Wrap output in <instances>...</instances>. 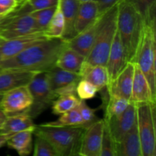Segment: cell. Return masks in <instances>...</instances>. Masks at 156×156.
<instances>
[{"label": "cell", "mask_w": 156, "mask_h": 156, "mask_svg": "<svg viewBox=\"0 0 156 156\" xmlns=\"http://www.w3.org/2000/svg\"><path fill=\"white\" fill-rule=\"evenodd\" d=\"M69 43L62 38H47L32 44L16 56L0 62V71L21 70L47 73L54 66Z\"/></svg>", "instance_id": "6da1fadb"}, {"label": "cell", "mask_w": 156, "mask_h": 156, "mask_svg": "<svg viewBox=\"0 0 156 156\" xmlns=\"http://www.w3.org/2000/svg\"><path fill=\"white\" fill-rule=\"evenodd\" d=\"M117 24L126 61L134 62L146 24L128 0H120L117 4Z\"/></svg>", "instance_id": "7a4b0ae2"}, {"label": "cell", "mask_w": 156, "mask_h": 156, "mask_svg": "<svg viewBox=\"0 0 156 156\" xmlns=\"http://www.w3.org/2000/svg\"><path fill=\"white\" fill-rule=\"evenodd\" d=\"M117 4L99 17L94 42L85 59V62L91 65L106 66L110 49L117 29Z\"/></svg>", "instance_id": "3957f363"}, {"label": "cell", "mask_w": 156, "mask_h": 156, "mask_svg": "<svg viewBox=\"0 0 156 156\" xmlns=\"http://www.w3.org/2000/svg\"><path fill=\"white\" fill-rule=\"evenodd\" d=\"M84 128L80 126H36L34 134L47 140L56 150L58 156L79 155Z\"/></svg>", "instance_id": "277c9868"}, {"label": "cell", "mask_w": 156, "mask_h": 156, "mask_svg": "<svg viewBox=\"0 0 156 156\" xmlns=\"http://www.w3.org/2000/svg\"><path fill=\"white\" fill-rule=\"evenodd\" d=\"M156 41L155 27L145 25L143 36L135 62L144 74L156 98Z\"/></svg>", "instance_id": "5b68a950"}, {"label": "cell", "mask_w": 156, "mask_h": 156, "mask_svg": "<svg viewBox=\"0 0 156 156\" xmlns=\"http://www.w3.org/2000/svg\"><path fill=\"white\" fill-rule=\"evenodd\" d=\"M136 124L143 156H155V103L136 104Z\"/></svg>", "instance_id": "8992f818"}, {"label": "cell", "mask_w": 156, "mask_h": 156, "mask_svg": "<svg viewBox=\"0 0 156 156\" xmlns=\"http://www.w3.org/2000/svg\"><path fill=\"white\" fill-rule=\"evenodd\" d=\"M27 87L33 101L31 106L26 113L32 119H34L51 106L57 96L49 85L46 73H37Z\"/></svg>", "instance_id": "52a82bcc"}, {"label": "cell", "mask_w": 156, "mask_h": 156, "mask_svg": "<svg viewBox=\"0 0 156 156\" xmlns=\"http://www.w3.org/2000/svg\"><path fill=\"white\" fill-rule=\"evenodd\" d=\"M41 31L30 15H4L0 18V37H19Z\"/></svg>", "instance_id": "ba28073f"}, {"label": "cell", "mask_w": 156, "mask_h": 156, "mask_svg": "<svg viewBox=\"0 0 156 156\" xmlns=\"http://www.w3.org/2000/svg\"><path fill=\"white\" fill-rule=\"evenodd\" d=\"M46 73L49 85L57 97L63 94H76V86L82 79L80 75L57 66H54Z\"/></svg>", "instance_id": "9c48e42d"}, {"label": "cell", "mask_w": 156, "mask_h": 156, "mask_svg": "<svg viewBox=\"0 0 156 156\" xmlns=\"http://www.w3.org/2000/svg\"><path fill=\"white\" fill-rule=\"evenodd\" d=\"M32 96L28 87L21 86L3 94L1 108L8 116L26 113L32 105Z\"/></svg>", "instance_id": "30bf717a"}, {"label": "cell", "mask_w": 156, "mask_h": 156, "mask_svg": "<svg viewBox=\"0 0 156 156\" xmlns=\"http://www.w3.org/2000/svg\"><path fill=\"white\" fill-rule=\"evenodd\" d=\"M47 38L48 37L44 32H36L11 39L0 37V62L16 56L32 44Z\"/></svg>", "instance_id": "8fae6325"}, {"label": "cell", "mask_w": 156, "mask_h": 156, "mask_svg": "<svg viewBox=\"0 0 156 156\" xmlns=\"http://www.w3.org/2000/svg\"><path fill=\"white\" fill-rule=\"evenodd\" d=\"M104 121L113 140L115 143H117L130 130L136 122V104L130 101L127 108L120 116Z\"/></svg>", "instance_id": "7c38bea8"}, {"label": "cell", "mask_w": 156, "mask_h": 156, "mask_svg": "<svg viewBox=\"0 0 156 156\" xmlns=\"http://www.w3.org/2000/svg\"><path fill=\"white\" fill-rule=\"evenodd\" d=\"M105 121L99 119L85 129L81 143L79 155L100 156Z\"/></svg>", "instance_id": "4fadbf2b"}, {"label": "cell", "mask_w": 156, "mask_h": 156, "mask_svg": "<svg viewBox=\"0 0 156 156\" xmlns=\"http://www.w3.org/2000/svg\"><path fill=\"white\" fill-rule=\"evenodd\" d=\"M134 69L135 63L128 62L118 76L108 84L106 88L108 94L130 101Z\"/></svg>", "instance_id": "5bb4252c"}, {"label": "cell", "mask_w": 156, "mask_h": 156, "mask_svg": "<svg viewBox=\"0 0 156 156\" xmlns=\"http://www.w3.org/2000/svg\"><path fill=\"white\" fill-rule=\"evenodd\" d=\"M127 62L120 34H119L118 30L117 29L115 37L110 49L108 61L105 66L108 71V78H109L108 83L118 76L119 73L126 66Z\"/></svg>", "instance_id": "9a60e30c"}, {"label": "cell", "mask_w": 156, "mask_h": 156, "mask_svg": "<svg viewBox=\"0 0 156 156\" xmlns=\"http://www.w3.org/2000/svg\"><path fill=\"white\" fill-rule=\"evenodd\" d=\"M130 101L136 104L155 103L156 101L146 76L136 63H135Z\"/></svg>", "instance_id": "2e32d148"}, {"label": "cell", "mask_w": 156, "mask_h": 156, "mask_svg": "<svg viewBox=\"0 0 156 156\" xmlns=\"http://www.w3.org/2000/svg\"><path fill=\"white\" fill-rule=\"evenodd\" d=\"M36 74L21 70L0 71V92L5 93L18 87L27 86Z\"/></svg>", "instance_id": "e0dca14e"}, {"label": "cell", "mask_w": 156, "mask_h": 156, "mask_svg": "<svg viewBox=\"0 0 156 156\" xmlns=\"http://www.w3.org/2000/svg\"><path fill=\"white\" fill-rule=\"evenodd\" d=\"M116 156H143L136 122L130 130L115 143Z\"/></svg>", "instance_id": "ac0fdd59"}, {"label": "cell", "mask_w": 156, "mask_h": 156, "mask_svg": "<svg viewBox=\"0 0 156 156\" xmlns=\"http://www.w3.org/2000/svg\"><path fill=\"white\" fill-rule=\"evenodd\" d=\"M79 4L78 0H58V5L62 12L65 22L62 38L67 42L76 36L75 23Z\"/></svg>", "instance_id": "d6986e66"}, {"label": "cell", "mask_w": 156, "mask_h": 156, "mask_svg": "<svg viewBox=\"0 0 156 156\" xmlns=\"http://www.w3.org/2000/svg\"><path fill=\"white\" fill-rule=\"evenodd\" d=\"M99 17L88 28L78 34L76 37H74L68 42L69 47L82 55L85 59L89 54L94 42V38L98 26Z\"/></svg>", "instance_id": "ffe728a7"}, {"label": "cell", "mask_w": 156, "mask_h": 156, "mask_svg": "<svg viewBox=\"0 0 156 156\" xmlns=\"http://www.w3.org/2000/svg\"><path fill=\"white\" fill-rule=\"evenodd\" d=\"M79 75L82 79H85L94 85L98 91L106 88L109 82L105 66L91 65L85 61Z\"/></svg>", "instance_id": "44dd1931"}, {"label": "cell", "mask_w": 156, "mask_h": 156, "mask_svg": "<svg viewBox=\"0 0 156 156\" xmlns=\"http://www.w3.org/2000/svg\"><path fill=\"white\" fill-rule=\"evenodd\" d=\"M100 16L97 2L80 3L75 23L76 35L88 28Z\"/></svg>", "instance_id": "7402d4cb"}, {"label": "cell", "mask_w": 156, "mask_h": 156, "mask_svg": "<svg viewBox=\"0 0 156 156\" xmlns=\"http://www.w3.org/2000/svg\"><path fill=\"white\" fill-rule=\"evenodd\" d=\"M36 125L34 123L33 119L27 114H14L8 116L7 119L5 121L0 129V134H14L24 130H34Z\"/></svg>", "instance_id": "603a6c76"}, {"label": "cell", "mask_w": 156, "mask_h": 156, "mask_svg": "<svg viewBox=\"0 0 156 156\" xmlns=\"http://www.w3.org/2000/svg\"><path fill=\"white\" fill-rule=\"evenodd\" d=\"M85 61V58L82 55L68 45V47H66L59 54L56 66L71 73L79 74Z\"/></svg>", "instance_id": "cb8c5ba5"}, {"label": "cell", "mask_w": 156, "mask_h": 156, "mask_svg": "<svg viewBox=\"0 0 156 156\" xmlns=\"http://www.w3.org/2000/svg\"><path fill=\"white\" fill-rule=\"evenodd\" d=\"M33 134L34 131L30 129L18 132L9 139L6 145L19 155H28L33 150Z\"/></svg>", "instance_id": "d4e9b609"}, {"label": "cell", "mask_w": 156, "mask_h": 156, "mask_svg": "<svg viewBox=\"0 0 156 156\" xmlns=\"http://www.w3.org/2000/svg\"><path fill=\"white\" fill-rule=\"evenodd\" d=\"M58 0H18L15 9L5 15H30L33 12L56 5Z\"/></svg>", "instance_id": "484cf974"}, {"label": "cell", "mask_w": 156, "mask_h": 156, "mask_svg": "<svg viewBox=\"0 0 156 156\" xmlns=\"http://www.w3.org/2000/svg\"><path fill=\"white\" fill-rule=\"evenodd\" d=\"M141 15L146 25L155 27L156 0H128Z\"/></svg>", "instance_id": "4316f807"}, {"label": "cell", "mask_w": 156, "mask_h": 156, "mask_svg": "<svg viewBox=\"0 0 156 156\" xmlns=\"http://www.w3.org/2000/svg\"><path fill=\"white\" fill-rule=\"evenodd\" d=\"M130 101L123 98L114 97L108 94V98L103 102L105 108V118L104 120H108L112 117L120 116L127 108Z\"/></svg>", "instance_id": "83f0119b"}, {"label": "cell", "mask_w": 156, "mask_h": 156, "mask_svg": "<svg viewBox=\"0 0 156 156\" xmlns=\"http://www.w3.org/2000/svg\"><path fill=\"white\" fill-rule=\"evenodd\" d=\"M82 123V117L78 105L67 112L60 114V117L55 121L47 122L41 125L48 126H80Z\"/></svg>", "instance_id": "f1b7e54d"}, {"label": "cell", "mask_w": 156, "mask_h": 156, "mask_svg": "<svg viewBox=\"0 0 156 156\" xmlns=\"http://www.w3.org/2000/svg\"><path fill=\"white\" fill-rule=\"evenodd\" d=\"M80 101L76 94H61L52 104V111L56 115H60L78 106Z\"/></svg>", "instance_id": "f546056e"}, {"label": "cell", "mask_w": 156, "mask_h": 156, "mask_svg": "<svg viewBox=\"0 0 156 156\" xmlns=\"http://www.w3.org/2000/svg\"><path fill=\"white\" fill-rule=\"evenodd\" d=\"M64 28H65V22H64L63 15L57 4L56 12L50 20L44 34L48 38H62Z\"/></svg>", "instance_id": "4dcf8cb0"}, {"label": "cell", "mask_w": 156, "mask_h": 156, "mask_svg": "<svg viewBox=\"0 0 156 156\" xmlns=\"http://www.w3.org/2000/svg\"><path fill=\"white\" fill-rule=\"evenodd\" d=\"M56 8H57V5L51 6V7L46 8V9H40V10L35 11L30 14V16L34 19L37 25L41 31H45L50 20L53 18V15L56 12Z\"/></svg>", "instance_id": "1f68e13d"}, {"label": "cell", "mask_w": 156, "mask_h": 156, "mask_svg": "<svg viewBox=\"0 0 156 156\" xmlns=\"http://www.w3.org/2000/svg\"><path fill=\"white\" fill-rule=\"evenodd\" d=\"M79 111H80L81 117H82V123L81 124V127L84 129H87L88 126L92 125L93 123H95L99 119L96 116L95 112L97 110L92 109L90 108L85 100H81L79 105Z\"/></svg>", "instance_id": "d6a6232c"}, {"label": "cell", "mask_w": 156, "mask_h": 156, "mask_svg": "<svg viewBox=\"0 0 156 156\" xmlns=\"http://www.w3.org/2000/svg\"><path fill=\"white\" fill-rule=\"evenodd\" d=\"M35 139L34 156H58L54 148L46 139L41 136H37Z\"/></svg>", "instance_id": "836d02e7"}, {"label": "cell", "mask_w": 156, "mask_h": 156, "mask_svg": "<svg viewBox=\"0 0 156 156\" xmlns=\"http://www.w3.org/2000/svg\"><path fill=\"white\" fill-rule=\"evenodd\" d=\"M98 89L94 85L85 79H82L76 86V95L81 100L91 99L96 95Z\"/></svg>", "instance_id": "e575fe53"}, {"label": "cell", "mask_w": 156, "mask_h": 156, "mask_svg": "<svg viewBox=\"0 0 156 156\" xmlns=\"http://www.w3.org/2000/svg\"><path fill=\"white\" fill-rule=\"evenodd\" d=\"M100 156H116L115 142L105 123Z\"/></svg>", "instance_id": "d590c367"}, {"label": "cell", "mask_w": 156, "mask_h": 156, "mask_svg": "<svg viewBox=\"0 0 156 156\" xmlns=\"http://www.w3.org/2000/svg\"><path fill=\"white\" fill-rule=\"evenodd\" d=\"M18 4V0H0V15L4 16L12 12Z\"/></svg>", "instance_id": "8d00e7d4"}, {"label": "cell", "mask_w": 156, "mask_h": 156, "mask_svg": "<svg viewBox=\"0 0 156 156\" xmlns=\"http://www.w3.org/2000/svg\"><path fill=\"white\" fill-rule=\"evenodd\" d=\"M120 0H97L99 15H102L111 9L114 5L117 4Z\"/></svg>", "instance_id": "74e56055"}, {"label": "cell", "mask_w": 156, "mask_h": 156, "mask_svg": "<svg viewBox=\"0 0 156 156\" xmlns=\"http://www.w3.org/2000/svg\"><path fill=\"white\" fill-rule=\"evenodd\" d=\"M12 136L13 135L11 134H0V148L6 145L9 139H10Z\"/></svg>", "instance_id": "f35d334b"}, {"label": "cell", "mask_w": 156, "mask_h": 156, "mask_svg": "<svg viewBox=\"0 0 156 156\" xmlns=\"http://www.w3.org/2000/svg\"><path fill=\"white\" fill-rule=\"evenodd\" d=\"M7 117L8 115L6 114V113L5 112L4 110H3L2 108H1V106H0V129L2 128V125L4 124L5 121L6 120Z\"/></svg>", "instance_id": "ab89813d"}, {"label": "cell", "mask_w": 156, "mask_h": 156, "mask_svg": "<svg viewBox=\"0 0 156 156\" xmlns=\"http://www.w3.org/2000/svg\"><path fill=\"white\" fill-rule=\"evenodd\" d=\"M79 3H83V2H97V0H78Z\"/></svg>", "instance_id": "60d3db41"}, {"label": "cell", "mask_w": 156, "mask_h": 156, "mask_svg": "<svg viewBox=\"0 0 156 156\" xmlns=\"http://www.w3.org/2000/svg\"><path fill=\"white\" fill-rule=\"evenodd\" d=\"M3 94H4V93L0 92V105H1V101H2V97H3Z\"/></svg>", "instance_id": "b9f144b4"}, {"label": "cell", "mask_w": 156, "mask_h": 156, "mask_svg": "<svg viewBox=\"0 0 156 156\" xmlns=\"http://www.w3.org/2000/svg\"><path fill=\"white\" fill-rule=\"evenodd\" d=\"M1 17H2V16H1V15H0V18H1Z\"/></svg>", "instance_id": "7bdbcfd3"}]
</instances>
